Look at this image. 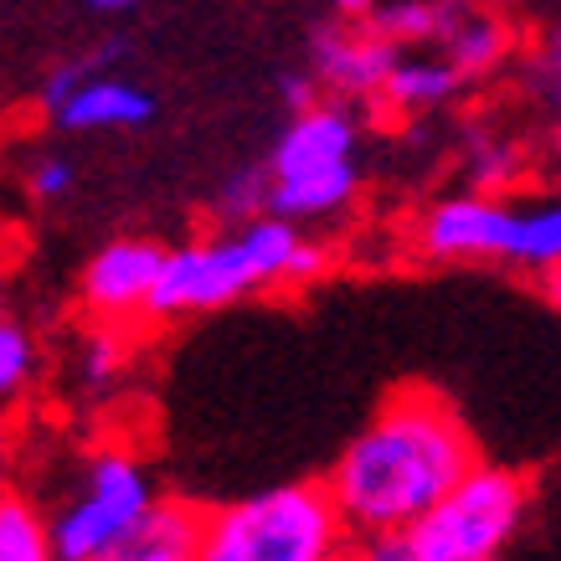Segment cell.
<instances>
[{
  "label": "cell",
  "instance_id": "1",
  "mask_svg": "<svg viewBox=\"0 0 561 561\" xmlns=\"http://www.w3.org/2000/svg\"><path fill=\"white\" fill-rule=\"evenodd\" d=\"M474 459L459 412L438 391L402 387L341 448L324 490L351 536H408Z\"/></svg>",
  "mask_w": 561,
  "mask_h": 561
},
{
  "label": "cell",
  "instance_id": "2",
  "mask_svg": "<svg viewBox=\"0 0 561 561\" xmlns=\"http://www.w3.org/2000/svg\"><path fill=\"white\" fill-rule=\"evenodd\" d=\"M330 268V248L305 238V227L284 217H248L217 238H196L186 248H165L160 278L150 294V320H191L211 314L263 289L309 284Z\"/></svg>",
  "mask_w": 561,
  "mask_h": 561
},
{
  "label": "cell",
  "instance_id": "3",
  "mask_svg": "<svg viewBox=\"0 0 561 561\" xmlns=\"http://www.w3.org/2000/svg\"><path fill=\"white\" fill-rule=\"evenodd\" d=\"M351 541L320 479H294L202 511L196 561H345Z\"/></svg>",
  "mask_w": 561,
  "mask_h": 561
},
{
  "label": "cell",
  "instance_id": "4",
  "mask_svg": "<svg viewBox=\"0 0 561 561\" xmlns=\"http://www.w3.org/2000/svg\"><path fill=\"white\" fill-rule=\"evenodd\" d=\"M417 248L433 263H505L520 273L561 268V202H500L490 191L443 196L417 221Z\"/></svg>",
  "mask_w": 561,
  "mask_h": 561
},
{
  "label": "cell",
  "instance_id": "5",
  "mask_svg": "<svg viewBox=\"0 0 561 561\" xmlns=\"http://www.w3.org/2000/svg\"><path fill=\"white\" fill-rule=\"evenodd\" d=\"M154 500H160L154 474L135 448H119V443L93 448L78 463L57 511L47 515L57 561H114L129 546V536L145 526Z\"/></svg>",
  "mask_w": 561,
  "mask_h": 561
},
{
  "label": "cell",
  "instance_id": "6",
  "mask_svg": "<svg viewBox=\"0 0 561 561\" xmlns=\"http://www.w3.org/2000/svg\"><path fill=\"white\" fill-rule=\"evenodd\" d=\"M530 511V484L500 463H469L454 490L408 530L423 561H500L520 536Z\"/></svg>",
  "mask_w": 561,
  "mask_h": 561
},
{
  "label": "cell",
  "instance_id": "7",
  "mask_svg": "<svg viewBox=\"0 0 561 561\" xmlns=\"http://www.w3.org/2000/svg\"><path fill=\"white\" fill-rule=\"evenodd\" d=\"M160 263H165V248L150 238H114L103 242L99 253L88 257L83 268V309L99 324H129L139 314H150V294L154 278H160Z\"/></svg>",
  "mask_w": 561,
  "mask_h": 561
},
{
  "label": "cell",
  "instance_id": "8",
  "mask_svg": "<svg viewBox=\"0 0 561 561\" xmlns=\"http://www.w3.org/2000/svg\"><path fill=\"white\" fill-rule=\"evenodd\" d=\"M356 114L345 103H309L289 119V129L278 135L268 154V186H284V181H305V175H330L356 165Z\"/></svg>",
  "mask_w": 561,
  "mask_h": 561
},
{
  "label": "cell",
  "instance_id": "9",
  "mask_svg": "<svg viewBox=\"0 0 561 561\" xmlns=\"http://www.w3.org/2000/svg\"><path fill=\"white\" fill-rule=\"evenodd\" d=\"M51 119L72 135H103V129H145L154 119V99L129 78L88 72L68 99L51 108Z\"/></svg>",
  "mask_w": 561,
  "mask_h": 561
},
{
  "label": "cell",
  "instance_id": "10",
  "mask_svg": "<svg viewBox=\"0 0 561 561\" xmlns=\"http://www.w3.org/2000/svg\"><path fill=\"white\" fill-rule=\"evenodd\" d=\"M397 47L376 32H320L314 36V78L341 99H371L387 83Z\"/></svg>",
  "mask_w": 561,
  "mask_h": 561
},
{
  "label": "cell",
  "instance_id": "11",
  "mask_svg": "<svg viewBox=\"0 0 561 561\" xmlns=\"http://www.w3.org/2000/svg\"><path fill=\"white\" fill-rule=\"evenodd\" d=\"M196 530H202V511L186 500H154V511L145 515V526L129 536L114 561H196Z\"/></svg>",
  "mask_w": 561,
  "mask_h": 561
},
{
  "label": "cell",
  "instance_id": "12",
  "mask_svg": "<svg viewBox=\"0 0 561 561\" xmlns=\"http://www.w3.org/2000/svg\"><path fill=\"white\" fill-rule=\"evenodd\" d=\"M459 68L448 57H397L381 83V99L397 108V114H433L459 93Z\"/></svg>",
  "mask_w": 561,
  "mask_h": 561
},
{
  "label": "cell",
  "instance_id": "13",
  "mask_svg": "<svg viewBox=\"0 0 561 561\" xmlns=\"http://www.w3.org/2000/svg\"><path fill=\"white\" fill-rule=\"evenodd\" d=\"M0 561H57L47 511L26 494H0Z\"/></svg>",
  "mask_w": 561,
  "mask_h": 561
},
{
  "label": "cell",
  "instance_id": "14",
  "mask_svg": "<svg viewBox=\"0 0 561 561\" xmlns=\"http://www.w3.org/2000/svg\"><path fill=\"white\" fill-rule=\"evenodd\" d=\"M448 42V62L459 68V78H474V72H490L505 47H511V32L494 16H454V26L443 32Z\"/></svg>",
  "mask_w": 561,
  "mask_h": 561
},
{
  "label": "cell",
  "instance_id": "15",
  "mask_svg": "<svg viewBox=\"0 0 561 561\" xmlns=\"http://www.w3.org/2000/svg\"><path fill=\"white\" fill-rule=\"evenodd\" d=\"M454 26V5H433V0H397L387 11H376V36L381 42H433Z\"/></svg>",
  "mask_w": 561,
  "mask_h": 561
},
{
  "label": "cell",
  "instance_id": "16",
  "mask_svg": "<svg viewBox=\"0 0 561 561\" xmlns=\"http://www.w3.org/2000/svg\"><path fill=\"white\" fill-rule=\"evenodd\" d=\"M36 360L42 356H36L32 330L0 314V402H11V397H21V391L32 387Z\"/></svg>",
  "mask_w": 561,
  "mask_h": 561
},
{
  "label": "cell",
  "instance_id": "17",
  "mask_svg": "<svg viewBox=\"0 0 561 561\" xmlns=\"http://www.w3.org/2000/svg\"><path fill=\"white\" fill-rule=\"evenodd\" d=\"M124 371V341H119V324H99L93 335L83 341V381L93 391L108 387L114 376Z\"/></svg>",
  "mask_w": 561,
  "mask_h": 561
},
{
  "label": "cell",
  "instance_id": "18",
  "mask_svg": "<svg viewBox=\"0 0 561 561\" xmlns=\"http://www.w3.org/2000/svg\"><path fill=\"white\" fill-rule=\"evenodd\" d=\"M263 196H268V175H232V181L221 186L217 211L238 227V221H248V217H263Z\"/></svg>",
  "mask_w": 561,
  "mask_h": 561
},
{
  "label": "cell",
  "instance_id": "19",
  "mask_svg": "<svg viewBox=\"0 0 561 561\" xmlns=\"http://www.w3.org/2000/svg\"><path fill=\"white\" fill-rule=\"evenodd\" d=\"M72 181H78V171H72L68 154H42L32 171H26V191H32L36 202H62L72 191Z\"/></svg>",
  "mask_w": 561,
  "mask_h": 561
},
{
  "label": "cell",
  "instance_id": "20",
  "mask_svg": "<svg viewBox=\"0 0 561 561\" xmlns=\"http://www.w3.org/2000/svg\"><path fill=\"white\" fill-rule=\"evenodd\" d=\"M469 171H474L479 191H490V186L500 191L505 181H515V150H511V145H490V139H479Z\"/></svg>",
  "mask_w": 561,
  "mask_h": 561
},
{
  "label": "cell",
  "instance_id": "21",
  "mask_svg": "<svg viewBox=\"0 0 561 561\" xmlns=\"http://www.w3.org/2000/svg\"><path fill=\"white\" fill-rule=\"evenodd\" d=\"M345 561H423L408 536H356Z\"/></svg>",
  "mask_w": 561,
  "mask_h": 561
},
{
  "label": "cell",
  "instance_id": "22",
  "mask_svg": "<svg viewBox=\"0 0 561 561\" xmlns=\"http://www.w3.org/2000/svg\"><path fill=\"white\" fill-rule=\"evenodd\" d=\"M284 103H289L294 114H299V108H309V103H314V78H305V72L284 78Z\"/></svg>",
  "mask_w": 561,
  "mask_h": 561
},
{
  "label": "cell",
  "instance_id": "23",
  "mask_svg": "<svg viewBox=\"0 0 561 561\" xmlns=\"http://www.w3.org/2000/svg\"><path fill=\"white\" fill-rule=\"evenodd\" d=\"M11 454H16V433H11V417L0 412V479L11 474Z\"/></svg>",
  "mask_w": 561,
  "mask_h": 561
},
{
  "label": "cell",
  "instance_id": "24",
  "mask_svg": "<svg viewBox=\"0 0 561 561\" xmlns=\"http://www.w3.org/2000/svg\"><path fill=\"white\" fill-rule=\"evenodd\" d=\"M546 93H551V103H557V114H561V51L557 47L546 57Z\"/></svg>",
  "mask_w": 561,
  "mask_h": 561
},
{
  "label": "cell",
  "instance_id": "25",
  "mask_svg": "<svg viewBox=\"0 0 561 561\" xmlns=\"http://www.w3.org/2000/svg\"><path fill=\"white\" fill-rule=\"evenodd\" d=\"M330 5H335V11H345V16H360L371 0H330Z\"/></svg>",
  "mask_w": 561,
  "mask_h": 561
},
{
  "label": "cell",
  "instance_id": "26",
  "mask_svg": "<svg viewBox=\"0 0 561 561\" xmlns=\"http://www.w3.org/2000/svg\"><path fill=\"white\" fill-rule=\"evenodd\" d=\"M88 5H93V11H129L135 0H88Z\"/></svg>",
  "mask_w": 561,
  "mask_h": 561
},
{
  "label": "cell",
  "instance_id": "27",
  "mask_svg": "<svg viewBox=\"0 0 561 561\" xmlns=\"http://www.w3.org/2000/svg\"><path fill=\"white\" fill-rule=\"evenodd\" d=\"M541 284H546V294H551V299H557V305H561V268H557V273H546Z\"/></svg>",
  "mask_w": 561,
  "mask_h": 561
},
{
  "label": "cell",
  "instance_id": "28",
  "mask_svg": "<svg viewBox=\"0 0 561 561\" xmlns=\"http://www.w3.org/2000/svg\"><path fill=\"white\" fill-rule=\"evenodd\" d=\"M551 47H557V51H561V32H557V42H551Z\"/></svg>",
  "mask_w": 561,
  "mask_h": 561
},
{
  "label": "cell",
  "instance_id": "29",
  "mask_svg": "<svg viewBox=\"0 0 561 561\" xmlns=\"http://www.w3.org/2000/svg\"><path fill=\"white\" fill-rule=\"evenodd\" d=\"M0 314H5V305H0Z\"/></svg>",
  "mask_w": 561,
  "mask_h": 561
}]
</instances>
